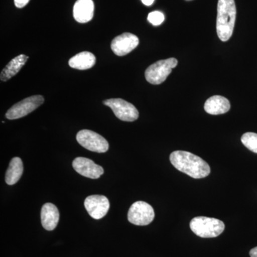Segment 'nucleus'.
Returning a JSON list of instances; mask_svg holds the SVG:
<instances>
[{
	"label": "nucleus",
	"instance_id": "nucleus-6",
	"mask_svg": "<svg viewBox=\"0 0 257 257\" xmlns=\"http://www.w3.org/2000/svg\"><path fill=\"white\" fill-rule=\"evenodd\" d=\"M44 101L45 99L42 95L29 96L26 99L19 101L7 111V119L13 120L24 117L41 106Z\"/></svg>",
	"mask_w": 257,
	"mask_h": 257
},
{
	"label": "nucleus",
	"instance_id": "nucleus-4",
	"mask_svg": "<svg viewBox=\"0 0 257 257\" xmlns=\"http://www.w3.org/2000/svg\"><path fill=\"white\" fill-rule=\"evenodd\" d=\"M178 64L177 59L170 58L160 60L150 65L145 71V78L152 84H160L165 82L167 77Z\"/></svg>",
	"mask_w": 257,
	"mask_h": 257
},
{
	"label": "nucleus",
	"instance_id": "nucleus-3",
	"mask_svg": "<svg viewBox=\"0 0 257 257\" xmlns=\"http://www.w3.org/2000/svg\"><path fill=\"white\" fill-rule=\"evenodd\" d=\"M190 228L193 232L202 238H214L224 231L223 221L215 218L197 216L191 221Z\"/></svg>",
	"mask_w": 257,
	"mask_h": 257
},
{
	"label": "nucleus",
	"instance_id": "nucleus-2",
	"mask_svg": "<svg viewBox=\"0 0 257 257\" xmlns=\"http://www.w3.org/2000/svg\"><path fill=\"white\" fill-rule=\"evenodd\" d=\"M236 16V9L234 0L218 1L216 32L221 41H228L232 36Z\"/></svg>",
	"mask_w": 257,
	"mask_h": 257
},
{
	"label": "nucleus",
	"instance_id": "nucleus-14",
	"mask_svg": "<svg viewBox=\"0 0 257 257\" xmlns=\"http://www.w3.org/2000/svg\"><path fill=\"white\" fill-rule=\"evenodd\" d=\"M230 107L229 101L224 96L219 95L211 96L204 104V110L211 115L225 114L229 111Z\"/></svg>",
	"mask_w": 257,
	"mask_h": 257
},
{
	"label": "nucleus",
	"instance_id": "nucleus-17",
	"mask_svg": "<svg viewBox=\"0 0 257 257\" xmlns=\"http://www.w3.org/2000/svg\"><path fill=\"white\" fill-rule=\"evenodd\" d=\"M23 173V163L21 159L15 157L10 162L9 167L5 175L6 183L13 185L20 180Z\"/></svg>",
	"mask_w": 257,
	"mask_h": 257
},
{
	"label": "nucleus",
	"instance_id": "nucleus-11",
	"mask_svg": "<svg viewBox=\"0 0 257 257\" xmlns=\"http://www.w3.org/2000/svg\"><path fill=\"white\" fill-rule=\"evenodd\" d=\"M73 168L79 175L90 179H98L104 174V169L85 157H77L72 163Z\"/></svg>",
	"mask_w": 257,
	"mask_h": 257
},
{
	"label": "nucleus",
	"instance_id": "nucleus-19",
	"mask_svg": "<svg viewBox=\"0 0 257 257\" xmlns=\"http://www.w3.org/2000/svg\"><path fill=\"white\" fill-rule=\"evenodd\" d=\"M147 20L154 26H158V25H160L161 24L163 23L164 20H165V15L161 12H152V13L149 14Z\"/></svg>",
	"mask_w": 257,
	"mask_h": 257
},
{
	"label": "nucleus",
	"instance_id": "nucleus-10",
	"mask_svg": "<svg viewBox=\"0 0 257 257\" xmlns=\"http://www.w3.org/2000/svg\"><path fill=\"white\" fill-rule=\"evenodd\" d=\"M84 207L93 219H100L107 214L110 204L104 196L92 195L86 198Z\"/></svg>",
	"mask_w": 257,
	"mask_h": 257
},
{
	"label": "nucleus",
	"instance_id": "nucleus-15",
	"mask_svg": "<svg viewBox=\"0 0 257 257\" xmlns=\"http://www.w3.org/2000/svg\"><path fill=\"white\" fill-rule=\"evenodd\" d=\"M28 59V56L25 55H20L13 59L2 71L0 74L1 80L3 82H7L16 75L26 64Z\"/></svg>",
	"mask_w": 257,
	"mask_h": 257
},
{
	"label": "nucleus",
	"instance_id": "nucleus-12",
	"mask_svg": "<svg viewBox=\"0 0 257 257\" xmlns=\"http://www.w3.org/2000/svg\"><path fill=\"white\" fill-rule=\"evenodd\" d=\"M94 12L92 0H77L74 6V18L79 23H89L92 20Z\"/></svg>",
	"mask_w": 257,
	"mask_h": 257
},
{
	"label": "nucleus",
	"instance_id": "nucleus-5",
	"mask_svg": "<svg viewBox=\"0 0 257 257\" xmlns=\"http://www.w3.org/2000/svg\"><path fill=\"white\" fill-rule=\"evenodd\" d=\"M77 140L81 146L89 151L104 153L109 150V143L105 139L91 130L79 131L77 135Z\"/></svg>",
	"mask_w": 257,
	"mask_h": 257
},
{
	"label": "nucleus",
	"instance_id": "nucleus-13",
	"mask_svg": "<svg viewBox=\"0 0 257 257\" xmlns=\"http://www.w3.org/2000/svg\"><path fill=\"white\" fill-rule=\"evenodd\" d=\"M60 220V212L55 204L47 203L41 210L42 225L47 231H52L57 227Z\"/></svg>",
	"mask_w": 257,
	"mask_h": 257
},
{
	"label": "nucleus",
	"instance_id": "nucleus-1",
	"mask_svg": "<svg viewBox=\"0 0 257 257\" xmlns=\"http://www.w3.org/2000/svg\"><path fill=\"white\" fill-rule=\"evenodd\" d=\"M170 159L171 163L177 170L192 178H204L210 174V167L207 162L190 152H173L171 154Z\"/></svg>",
	"mask_w": 257,
	"mask_h": 257
},
{
	"label": "nucleus",
	"instance_id": "nucleus-18",
	"mask_svg": "<svg viewBox=\"0 0 257 257\" xmlns=\"http://www.w3.org/2000/svg\"><path fill=\"white\" fill-rule=\"evenodd\" d=\"M241 143L250 151L257 154V134L246 133L241 137Z\"/></svg>",
	"mask_w": 257,
	"mask_h": 257
},
{
	"label": "nucleus",
	"instance_id": "nucleus-16",
	"mask_svg": "<svg viewBox=\"0 0 257 257\" xmlns=\"http://www.w3.org/2000/svg\"><path fill=\"white\" fill-rule=\"evenodd\" d=\"M96 63L95 56L89 52H82L77 54L69 61V65L72 68L86 70L94 67Z\"/></svg>",
	"mask_w": 257,
	"mask_h": 257
},
{
	"label": "nucleus",
	"instance_id": "nucleus-20",
	"mask_svg": "<svg viewBox=\"0 0 257 257\" xmlns=\"http://www.w3.org/2000/svg\"><path fill=\"white\" fill-rule=\"evenodd\" d=\"M30 0H14L15 6L18 8H23L28 4Z\"/></svg>",
	"mask_w": 257,
	"mask_h": 257
},
{
	"label": "nucleus",
	"instance_id": "nucleus-7",
	"mask_svg": "<svg viewBox=\"0 0 257 257\" xmlns=\"http://www.w3.org/2000/svg\"><path fill=\"white\" fill-rule=\"evenodd\" d=\"M128 220L138 226L150 224L155 218V211L148 203L139 201L134 203L128 211Z\"/></svg>",
	"mask_w": 257,
	"mask_h": 257
},
{
	"label": "nucleus",
	"instance_id": "nucleus-8",
	"mask_svg": "<svg viewBox=\"0 0 257 257\" xmlns=\"http://www.w3.org/2000/svg\"><path fill=\"white\" fill-rule=\"evenodd\" d=\"M104 104L109 106L118 119L124 121H134L138 119L139 111L131 103L122 99H109L104 101Z\"/></svg>",
	"mask_w": 257,
	"mask_h": 257
},
{
	"label": "nucleus",
	"instance_id": "nucleus-21",
	"mask_svg": "<svg viewBox=\"0 0 257 257\" xmlns=\"http://www.w3.org/2000/svg\"><path fill=\"white\" fill-rule=\"evenodd\" d=\"M250 256L251 257H257V246L256 247L253 248L251 249L249 252Z\"/></svg>",
	"mask_w": 257,
	"mask_h": 257
},
{
	"label": "nucleus",
	"instance_id": "nucleus-22",
	"mask_svg": "<svg viewBox=\"0 0 257 257\" xmlns=\"http://www.w3.org/2000/svg\"><path fill=\"white\" fill-rule=\"evenodd\" d=\"M154 1H155V0H142L143 4L147 5V6H150V5L153 4Z\"/></svg>",
	"mask_w": 257,
	"mask_h": 257
},
{
	"label": "nucleus",
	"instance_id": "nucleus-9",
	"mask_svg": "<svg viewBox=\"0 0 257 257\" xmlns=\"http://www.w3.org/2000/svg\"><path fill=\"white\" fill-rule=\"evenodd\" d=\"M139 39L132 33L121 34L115 37L111 43V49L115 55L122 57L130 53L139 45Z\"/></svg>",
	"mask_w": 257,
	"mask_h": 257
}]
</instances>
